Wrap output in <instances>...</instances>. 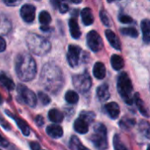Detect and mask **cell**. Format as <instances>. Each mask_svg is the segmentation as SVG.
<instances>
[{
    "label": "cell",
    "mask_w": 150,
    "mask_h": 150,
    "mask_svg": "<svg viewBox=\"0 0 150 150\" xmlns=\"http://www.w3.org/2000/svg\"><path fill=\"white\" fill-rule=\"evenodd\" d=\"M40 83L45 90L51 93L58 92L63 85V77L61 69L54 64H46L40 74Z\"/></svg>",
    "instance_id": "1"
},
{
    "label": "cell",
    "mask_w": 150,
    "mask_h": 150,
    "mask_svg": "<svg viewBox=\"0 0 150 150\" xmlns=\"http://www.w3.org/2000/svg\"><path fill=\"white\" fill-rule=\"evenodd\" d=\"M16 74L23 82L33 80L37 72V66L33 58L27 54H21L16 59Z\"/></svg>",
    "instance_id": "2"
},
{
    "label": "cell",
    "mask_w": 150,
    "mask_h": 150,
    "mask_svg": "<svg viewBox=\"0 0 150 150\" xmlns=\"http://www.w3.org/2000/svg\"><path fill=\"white\" fill-rule=\"evenodd\" d=\"M26 44L29 50L36 55H44L51 49L50 42L38 34L30 33L26 37Z\"/></svg>",
    "instance_id": "3"
},
{
    "label": "cell",
    "mask_w": 150,
    "mask_h": 150,
    "mask_svg": "<svg viewBox=\"0 0 150 150\" xmlns=\"http://www.w3.org/2000/svg\"><path fill=\"white\" fill-rule=\"evenodd\" d=\"M118 91L122 99L127 104L132 105L134 97H133V85L132 82L128 76V75L125 72L120 74L118 78V84H117Z\"/></svg>",
    "instance_id": "4"
},
{
    "label": "cell",
    "mask_w": 150,
    "mask_h": 150,
    "mask_svg": "<svg viewBox=\"0 0 150 150\" xmlns=\"http://www.w3.org/2000/svg\"><path fill=\"white\" fill-rule=\"evenodd\" d=\"M91 141L98 150H106L108 148L107 132L105 127L98 123L93 127V133L91 135Z\"/></svg>",
    "instance_id": "5"
},
{
    "label": "cell",
    "mask_w": 150,
    "mask_h": 150,
    "mask_svg": "<svg viewBox=\"0 0 150 150\" xmlns=\"http://www.w3.org/2000/svg\"><path fill=\"white\" fill-rule=\"evenodd\" d=\"M72 81L74 87L81 93L89 91L91 87V78L88 72H83V74L74 76Z\"/></svg>",
    "instance_id": "6"
},
{
    "label": "cell",
    "mask_w": 150,
    "mask_h": 150,
    "mask_svg": "<svg viewBox=\"0 0 150 150\" xmlns=\"http://www.w3.org/2000/svg\"><path fill=\"white\" fill-rule=\"evenodd\" d=\"M18 91L21 96L23 101L29 106L34 107L37 104V98L34 92H33L30 89L26 88L24 85H19L18 87Z\"/></svg>",
    "instance_id": "7"
},
{
    "label": "cell",
    "mask_w": 150,
    "mask_h": 150,
    "mask_svg": "<svg viewBox=\"0 0 150 150\" xmlns=\"http://www.w3.org/2000/svg\"><path fill=\"white\" fill-rule=\"evenodd\" d=\"M87 44L93 52H98L103 47L102 39L96 31H91L87 34Z\"/></svg>",
    "instance_id": "8"
},
{
    "label": "cell",
    "mask_w": 150,
    "mask_h": 150,
    "mask_svg": "<svg viewBox=\"0 0 150 150\" xmlns=\"http://www.w3.org/2000/svg\"><path fill=\"white\" fill-rule=\"evenodd\" d=\"M80 53H81V48L79 47L75 46V45H70L69 47L67 59H68L69 64L71 67H76L78 65Z\"/></svg>",
    "instance_id": "9"
},
{
    "label": "cell",
    "mask_w": 150,
    "mask_h": 150,
    "mask_svg": "<svg viewBox=\"0 0 150 150\" xmlns=\"http://www.w3.org/2000/svg\"><path fill=\"white\" fill-rule=\"evenodd\" d=\"M35 11L36 8L33 4H25L22 6L20 10L21 18L28 23H31L34 20L35 18Z\"/></svg>",
    "instance_id": "10"
},
{
    "label": "cell",
    "mask_w": 150,
    "mask_h": 150,
    "mask_svg": "<svg viewBox=\"0 0 150 150\" xmlns=\"http://www.w3.org/2000/svg\"><path fill=\"white\" fill-rule=\"evenodd\" d=\"M105 35H106V38H107L108 41L110 42L111 46L117 50H120L121 45H120V39L118 38V36L110 29H107L105 31Z\"/></svg>",
    "instance_id": "11"
},
{
    "label": "cell",
    "mask_w": 150,
    "mask_h": 150,
    "mask_svg": "<svg viewBox=\"0 0 150 150\" xmlns=\"http://www.w3.org/2000/svg\"><path fill=\"white\" fill-rule=\"evenodd\" d=\"M47 134L54 138V139H58V138H61L63 134V130L62 128L59 126V125H56V124H54V125H50L47 127Z\"/></svg>",
    "instance_id": "12"
},
{
    "label": "cell",
    "mask_w": 150,
    "mask_h": 150,
    "mask_svg": "<svg viewBox=\"0 0 150 150\" xmlns=\"http://www.w3.org/2000/svg\"><path fill=\"white\" fill-rule=\"evenodd\" d=\"M106 112L109 114V116L112 119H117L120 115V106L117 103L114 102H111L105 105V106Z\"/></svg>",
    "instance_id": "13"
},
{
    "label": "cell",
    "mask_w": 150,
    "mask_h": 150,
    "mask_svg": "<svg viewBox=\"0 0 150 150\" xmlns=\"http://www.w3.org/2000/svg\"><path fill=\"white\" fill-rule=\"evenodd\" d=\"M97 96L101 102H105L110 98V91L109 86L106 83L100 85L97 90Z\"/></svg>",
    "instance_id": "14"
},
{
    "label": "cell",
    "mask_w": 150,
    "mask_h": 150,
    "mask_svg": "<svg viewBox=\"0 0 150 150\" xmlns=\"http://www.w3.org/2000/svg\"><path fill=\"white\" fill-rule=\"evenodd\" d=\"M74 128L77 133L81 134H87L89 131V124L83 119L78 118L74 123Z\"/></svg>",
    "instance_id": "15"
},
{
    "label": "cell",
    "mask_w": 150,
    "mask_h": 150,
    "mask_svg": "<svg viewBox=\"0 0 150 150\" xmlns=\"http://www.w3.org/2000/svg\"><path fill=\"white\" fill-rule=\"evenodd\" d=\"M93 74H94L95 77L98 79L105 78V76L106 75V69H105V66L104 65V63H102L100 62H96V64L93 67Z\"/></svg>",
    "instance_id": "16"
},
{
    "label": "cell",
    "mask_w": 150,
    "mask_h": 150,
    "mask_svg": "<svg viewBox=\"0 0 150 150\" xmlns=\"http://www.w3.org/2000/svg\"><path fill=\"white\" fill-rule=\"evenodd\" d=\"M69 31L71 33V36L74 39H78L81 36V32L79 29V25L77 24V21L76 18H70L69 22Z\"/></svg>",
    "instance_id": "17"
},
{
    "label": "cell",
    "mask_w": 150,
    "mask_h": 150,
    "mask_svg": "<svg viewBox=\"0 0 150 150\" xmlns=\"http://www.w3.org/2000/svg\"><path fill=\"white\" fill-rule=\"evenodd\" d=\"M81 17H82V20L85 25H91L94 21L92 11L90 8H84L81 12Z\"/></svg>",
    "instance_id": "18"
},
{
    "label": "cell",
    "mask_w": 150,
    "mask_h": 150,
    "mask_svg": "<svg viewBox=\"0 0 150 150\" xmlns=\"http://www.w3.org/2000/svg\"><path fill=\"white\" fill-rule=\"evenodd\" d=\"M11 25L10 20L6 17L0 15V35L7 33L11 30Z\"/></svg>",
    "instance_id": "19"
},
{
    "label": "cell",
    "mask_w": 150,
    "mask_h": 150,
    "mask_svg": "<svg viewBox=\"0 0 150 150\" xmlns=\"http://www.w3.org/2000/svg\"><path fill=\"white\" fill-rule=\"evenodd\" d=\"M134 100H135L136 106H137L138 110L141 112V113H142L143 116L149 118V112H148V110H147V108H146V106H145L143 101L141 99L139 94H135V95H134Z\"/></svg>",
    "instance_id": "20"
},
{
    "label": "cell",
    "mask_w": 150,
    "mask_h": 150,
    "mask_svg": "<svg viewBox=\"0 0 150 150\" xmlns=\"http://www.w3.org/2000/svg\"><path fill=\"white\" fill-rule=\"evenodd\" d=\"M0 83L9 91H12L15 87L13 81L4 73H0Z\"/></svg>",
    "instance_id": "21"
},
{
    "label": "cell",
    "mask_w": 150,
    "mask_h": 150,
    "mask_svg": "<svg viewBox=\"0 0 150 150\" xmlns=\"http://www.w3.org/2000/svg\"><path fill=\"white\" fill-rule=\"evenodd\" d=\"M48 118L54 123H60L63 120V114L57 109H52L48 112Z\"/></svg>",
    "instance_id": "22"
},
{
    "label": "cell",
    "mask_w": 150,
    "mask_h": 150,
    "mask_svg": "<svg viewBox=\"0 0 150 150\" xmlns=\"http://www.w3.org/2000/svg\"><path fill=\"white\" fill-rule=\"evenodd\" d=\"M111 63L115 70H120L124 67V60L118 54H113L111 58Z\"/></svg>",
    "instance_id": "23"
},
{
    "label": "cell",
    "mask_w": 150,
    "mask_h": 150,
    "mask_svg": "<svg viewBox=\"0 0 150 150\" xmlns=\"http://www.w3.org/2000/svg\"><path fill=\"white\" fill-rule=\"evenodd\" d=\"M70 148L72 150H90L82 144L76 136H72L70 140Z\"/></svg>",
    "instance_id": "24"
},
{
    "label": "cell",
    "mask_w": 150,
    "mask_h": 150,
    "mask_svg": "<svg viewBox=\"0 0 150 150\" xmlns=\"http://www.w3.org/2000/svg\"><path fill=\"white\" fill-rule=\"evenodd\" d=\"M14 119H15V121H16V123H17L18 128L21 130V132L23 133V134L25 135V136L29 135V134H30V128H29L28 125H27L23 120H21V119H19V118L14 117Z\"/></svg>",
    "instance_id": "25"
},
{
    "label": "cell",
    "mask_w": 150,
    "mask_h": 150,
    "mask_svg": "<svg viewBox=\"0 0 150 150\" xmlns=\"http://www.w3.org/2000/svg\"><path fill=\"white\" fill-rule=\"evenodd\" d=\"M65 99H66V101H67L69 104L74 105V104H76V103L78 102L79 97H78V94H77L76 91H69L65 94Z\"/></svg>",
    "instance_id": "26"
},
{
    "label": "cell",
    "mask_w": 150,
    "mask_h": 150,
    "mask_svg": "<svg viewBox=\"0 0 150 150\" xmlns=\"http://www.w3.org/2000/svg\"><path fill=\"white\" fill-rule=\"evenodd\" d=\"M39 20L40 22L41 25H47L50 22H51V16L50 14L46 11H43L40 13V16H39Z\"/></svg>",
    "instance_id": "27"
},
{
    "label": "cell",
    "mask_w": 150,
    "mask_h": 150,
    "mask_svg": "<svg viewBox=\"0 0 150 150\" xmlns=\"http://www.w3.org/2000/svg\"><path fill=\"white\" fill-rule=\"evenodd\" d=\"M139 129L142 133V134H144L148 138H150V125L147 121H144V120L141 121Z\"/></svg>",
    "instance_id": "28"
},
{
    "label": "cell",
    "mask_w": 150,
    "mask_h": 150,
    "mask_svg": "<svg viewBox=\"0 0 150 150\" xmlns=\"http://www.w3.org/2000/svg\"><path fill=\"white\" fill-rule=\"evenodd\" d=\"M121 33L127 36H130L133 38H136L138 36V31L134 27H125L120 30Z\"/></svg>",
    "instance_id": "29"
},
{
    "label": "cell",
    "mask_w": 150,
    "mask_h": 150,
    "mask_svg": "<svg viewBox=\"0 0 150 150\" xmlns=\"http://www.w3.org/2000/svg\"><path fill=\"white\" fill-rule=\"evenodd\" d=\"M120 125L121 127V128L124 129H129L131 127H133L135 125V121L134 119H127V118H124L120 122Z\"/></svg>",
    "instance_id": "30"
},
{
    "label": "cell",
    "mask_w": 150,
    "mask_h": 150,
    "mask_svg": "<svg viewBox=\"0 0 150 150\" xmlns=\"http://www.w3.org/2000/svg\"><path fill=\"white\" fill-rule=\"evenodd\" d=\"M113 145H114V149L115 150H127V147L121 142V140L118 134H116L113 138Z\"/></svg>",
    "instance_id": "31"
},
{
    "label": "cell",
    "mask_w": 150,
    "mask_h": 150,
    "mask_svg": "<svg viewBox=\"0 0 150 150\" xmlns=\"http://www.w3.org/2000/svg\"><path fill=\"white\" fill-rule=\"evenodd\" d=\"M79 118L83 119V120H85L89 124V123H91L93 121V120L95 118V114L91 112H82V114L80 115Z\"/></svg>",
    "instance_id": "32"
},
{
    "label": "cell",
    "mask_w": 150,
    "mask_h": 150,
    "mask_svg": "<svg viewBox=\"0 0 150 150\" xmlns=\"http://www.w3.org/2000/svg\"><path fill=\"white\" fill-rule=\"evenodd\" d=\"M142 30L143 32V35H150V20L149 19H144L142 20Z\"/></svg>",
    "instance_id": "33"
},
{
    "label": "cell",
    "mask_w": 150,
    "mask_h": 150,
    "mask_svg": "<svg viewBox=\"0 0 150 150\" xmlns=\"http://www.w3.org/2000/svg\"><path fill=\"white\" fill-rule=\"evenodd\" d=\"M99 15H100V18H101V21L103 22V24H104L105 25H106V26H110V25H111V24H110V19H109L108 15H107V13L105 12V11L102 10V11H100Z\"/></svg>",
    "instance_id": "34"
},
{
    "label": "cell",
    "mask_w": 150,
    "mask_h": 150,
    "mask_svg": "<svg viewBox=\"0 0 150 150\" xmlns=\"http://www.w3.org/2000/svg\"><path fill=\"white\" fill-rule=\"evenodd\" d=\"M39 98L40 99V102L42 103V105H48L50 103V98L49 97L44 93V92H39Z\"/></svg>",
    "instance_id": "35"
},
{
    "label": "cell",
    "mask_w": 150,
    "mask_h": 150,
    "mask_svg": "<svg viewBox=\"0 0 150 150\" xmlns=\"http://www.w3.org/2000/svg\"><path fill=\"white\" fill-rule=\"evenodd\" d=\"M119 19H120V22H122L124 24H128V23H132L133 22L132 18L127 16V15H125V14H120L119 16Z\"/></svg>",
    "instance_id": "36"
},
{
    "label": "cell",
    "mask_w": 150,
    "mask_h": 150,
    "mask_svg": "<svg viewBox=\"0 0 150 150\" xmlns=\"http://www.w3.org/2000/svg\"><path fill=\"white\" fill-rule=\"evenodd\" d=\"M59 10L62 13H64L66 11H68L69 10V6L67 4L65 3H59Z\"/></svg>",
    "instance_id": "37"
},
{
    "label": "cell",
    "mask_w": 150,
    "mask_h": 150,
    "mask_svg": "<svg viewBox=\"0 0 150 150\" xmlns=\"http://www.w3.org/2000/svg\"><path fill=\"white\" fill-rule=\"evenodd\" d=\"M0 125L4 127V128H5V129H7V130H10L11 129V127H10V125L0 116Z\"/></svg>",
    "instance_id": "38"
},
{
    "label": "cell",
    "mask_w": 150,
    "mask_h": 150,
    "mask_svg": "<svg viewBox=\"0 0 150 150\" xmlns=\"http://www.w3.org/2000/svg\"><path fill=\"white\" fill-rule=\"evenodd\" d=\"M5 48H6V42L2 37H0V52L4 51Z\"/></svg>",
    "instance_id": "39"
},
{
    "label": "cell",
    "mask_w": 150,
    "mask_h": 150,
    "mask_svg": "<svg viewBox=\"0 0 150 150\" xmlns=\"http://www.w3.org/2000/svg\"><path fill=\"white\" fill-rule=\"evenodd\" d=\"M35 121H36V123H37V125L39 127H41L44 124V120H43V118L41 116H37Z\"/></svg>",
    "instance_id": "40"
},
{
    "label": "cell",
    "mask_w": 150,
    "mask_h": 150,
    "mask_svg": "<svg viewBox=\"0 0 150 150\" xmlns=\"http://www.w3.org/2000/svg\"><path fill=\"white\" fill-rule=\"evenodd\" d=\"M30 147L32 150H40V146L37 142H32L30 143Z\"/></svg>",
    "instance_id": "41"
},
{
    "label": "cell",
    "mask_w": 150,
    "mask_h": 150,
    "mask_svg": "<svg viewBox=\"0 0 150 150\" xmlns=\"http://www.w3.org/2000/svg\"><path fill=\"white\" fill-rule=\"evenodd\" d=\"M4 3L7 4V5H11V6H12V5H17V4H18L20 2L19 1H4Z\"/></svg>",
    "instance_id": "42"
},
{
    "label": "cell",
    "mask_w": 150,
    "mask_h": 150,
    "mask_svg": "<svg viewBox=\"0 0 150 150\" xmlns=\"http://www.w3.org/2000/svg\"><path fill=\"white\" fill-rule=\"evenodd\" d=\"M0 143H1L3 146H7V145H8L7 141H5V139H4V138H3L1 135H0Z\"/></svg>",
    "instance_id": "43"
},
{
    "label": "cell",
    "mask_w": 150,
    "mask_h": 150,
    "mask_svg": "<svg viewBox=\"0 0 150 150\" xmlns=\"http://www.w3.org/2000/svg\"><path fill=\"white\" fill-rule=\"evenodd\" d=\"M48 28H49V27H47V25H43V26H41V27H40V29H41V30H43V31H47V30H48Z\"/></svg>",
    "instance_id": "44"
},
{
    "label": "cell",
    "mask_w": 150,
    "mask_h": 150,
    "mask_svg": "<svg viewBox=\"0 0 150 150\" xmlns=\"http://www.w3.org/2000/svg\"><path fill=\"white\" fill-rule=\"evenodd\" d=\"M3 102H4V99H3V97H2V95L0 94V105H2V104H3Z\"/></svg>",
    "instance_id": "45"
},
{
    "label": "cell",
    "mask_w": 150,
    "mask_h": 150,
    "mask_svg": "<svg viewBox=\"0 0 150 150\" xmlns=\"http://www.w3.org/2000/svg\"><path fill=\"white\" fill-rule=\"evenodd\" d=\"M148 150H150V145L149 146V148H148Z\"/></svg>",
    "instance_id": "46"
},
{
    "label": "cell",
    "mask_w": 150,
    "mask_h": 150,
    "mask_svg": "<svg viewBox=\"0 0 150 150\" xmlns=\"http://www.w3.org/2000/svg\"><path fill=\"white\" fill-rule=\"evenodd\" d=\"M0 150H1V149H0Z\"/></svg>",
    "instance_id": "47"
}]
</instances>
